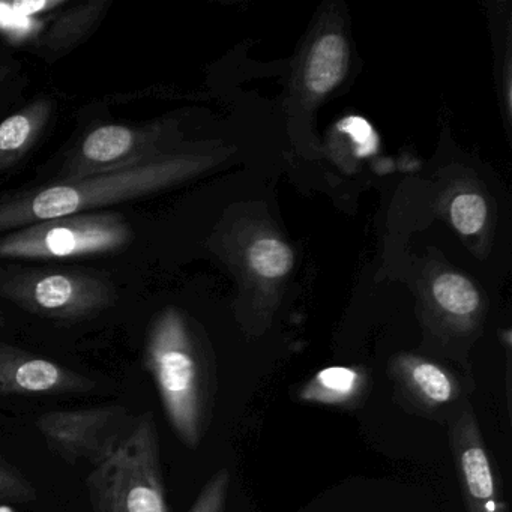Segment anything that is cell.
Masks as SVG:
<instances>
[{
	"instance_id": "7402d4cb",
	"label": "cell",
	"mask_w": 512,
	"mask_h": 512,
	"mask_svg": "<svg viewBox=\"0 0 512 512\" xmlns=\"http://www.w3.org/2000/svg\"><path fill=\"white\" fill-rule=\"evenodd\" d=\"M5 323H7V320H5L4 313H2V310H0V328L5 326Z\"/></svg>"
},
{
	"instance_id": "52a82bcc",
	"label": "cell",
	"mask_w": 512,
	"mask_h": 512,
	"mask_svg": "<svg viewBox=\"0 0 512 512\" xmlns=\"http://www.w3.org/2000/svg\"><path fill=\"white\" fill-rule=\"evenodd\" d=\"M137 416L127 407L50 410L37 419V430L56 455L89 472L109 460L133 433Z\"/></svg>"
},
{
	"instance_id": "d6986e66",
	"label": "cell",
	"mask_w": 512,
	"mask_h": 512,
	"mask_svg": "<svg viewBox=\"0 0 512 512\" xmlns=\"http://www.w3.org/2000/svg\"><path fill=\"white\" fill-rule=\"evenodd\" d=\"M229 488L230 472L227 467H223L203 485L196 502L188 512H226Z\"/></svg>"
},
{
	"instance_id": "3957f363",
	"label": "cell",
	"mask_w": 512,
	"mask_h": 512,
	"mask_svg": "<svg viewBox=\"0 0 512 512\" xmlns=\"http://www.w3.org/2000/svg\"><path fill=\"white\" fill-rule=\"evenodd\" d=\"M86 487L92 512H172L151 412L137 416L133 433L109 460L89 472Z\"/></svg>"
},
{
	"instance_id": "4fadbf2b",
	"label": "cell",
	"mask_w": 512,
	"mask_h": 512,
	"mask_svg": "<svg viewBox=\"0 0 512 512\" xmlns=\"http://www.w3.org/2000/svg\"><path fill=\"white\" fill-rule=\"evenodd\" d=\"M52 113V100L37 98L0 124V172L16 166L28 154Z\"/></svg>"
},
{
	"instance_id": "6da1fadb",
	"label": "cell",
	"mask_w": 512,
	"mask_h": 512,
	"mask_svg": "<svg viewBox=\"0 0 512 512\" xmlns=\"http://www.w3.org/2000/svg\"><path fill=\"white\" fill-rule=\"evenodd\" d=\"M199 167L197 158L170 154L118 172L53 182L0 202V233L140 199L182 181Z\"/></svg>"
},
{
	"instance_id": "7c38bea8",
	"label": "cell",
	"mask_w": 512,
	"mask_h": 512,
	"mask_svg": "<svg viewBox=\"0 0 512 512\" xmlns=\"http://www.w3.org/2000/svg\"><path fill=\"white\" fill-rule=\"evenodd\" d=\"M370 385V373L362 368L328 367L302 383L298 398L308 404L353 409L370 394Z\"/></svg>"
},
{
	"instance_id": "7a4b0ae2",
	"label": "cell",
	"mask_w": 512,
	"mask_h": 512,
	"mask_svg": "<svg viewBox=\"0 0 512 512\" xmlns=\"http://www.w3.org/2000/svg\"><path fill=\"white\" fill-rule=\"evenodd\" d=\"M145 367L179 439L196 449L211 422L217 373L179 311L169 308L152 323Z\"/></svg>"
},
{
	"instance_id": "277c9868",
	"label": "cell",
	"mask_w": 512,
	"mask_h": 512,
	"mask_svg": "<svg viewBox=\"0 0 512 512\" xmlns=\"http://www.w3.org/2000/svg\"><path fill=\"white\" fill-rule=\"evenodd\" d=\"M0 299L58 322H80L109 310L118 299L107 278L77 269L0 268Z\"/></svg>"
},
{
	"instance_id": "ac0fdd59",
	"label": "cell",
	"mask_w": 512,
	"mask_h": 512,
	"mask_svg": "<svg viewBox=\"0 0 512 512\" xmlns=\"http://www.w3.org/2000/svg\"><path fill=\"white\" fill-rule=\"evenodd\" d=\"M37 497L34 484L19 469L0 460V502H34Z\"/></svg>"
},
{
	"instance_id": "ffe728a7",
	"label": "cell",
	"mask_w": 512,
	"mask_h": 512,
	"mask_svg": "<svg viewBox=\"0 0 512 512\" xmlns=\"http://www.w3.org/2000/svg\"><path fill=\"white\" fill-rule=\"evenodd\" d=\"M338 127L355 143L359 157L364 158L377 151L379 140H377L373 127L365 119L352 116V118L343 119Z\"/></svg>"
},
{
	"instance_id": "2e32d148",
	"label": "cell",
	"mask_w": 512,
	"mask_h": 512,
	"mask_svg": "<svg viewBox=\"0 0 512 512\" xmlns=\"http://www.w3.org/2000/svg\"><path fill=\"white\" fill-rule=\"evenodd\" d=\"M251 268L265 278H278L293 268V253L284 242L263 238L250 248Z\"/></svg>"
},
{
	"instance_id": "8fae6325",
	"label": "cell",
	"mask_w": 512,
	"mask_h": 512,
	"mask_svg": "<svg viewBox=\"0 0 512 512\" xmlns=\"http://www.w3.org/2000/svg\"><path fill=\"white\" fill-rule=\"evenodd\" d=\"M388 374L401 400L427 415L457 403L463 392L454 373L421 356H397Z\"/></svg>"
},
{
	"instance_id": "5bb4252c",
	"label": "cell",
	"mask_w": 512,
	"mask_h": 512,
	"mask_svg": "<svg viewBox=\"0 0 512 512\" xmlns=\"http://www.w3.org/2000/svg\"><path fill=\"white\" fill-rule=\"evenodd\" d=\"M347 50L343 38L328 34L320 38L308 58L305 82L313 94L325 95L343 80L346 73Z\"/></svg>"
},
{
	"instance_id": "ba28073f",
	"label": "cell",
	"mask_w": 512,
	"mask_h": 512,
	"mask_svg": "<svg viewBox=\"0 0 512 512\" xmlns=\"http://www.w3.org/2000/svg\"><path fill=\"white\" fill-rule=\"evenodd\" d=\"M163 125L107 124L92 130L68 154L59 172V181L82 179L118 172L166 157Z\"/></svg>"
},
{
	"instance_id": "9c48e42d",
	"label": "cell",
	"mask_w": 512,
	"mask_h": 512,
	"mask_svg": "<svg viewBox=\"0 0 512 512\" xmlns=\"http://www.w3.org/2000/svg\"><path fill=\"white\" fill-rule=\"evenodd\" d=\"M449 440L467 512H509L502 478L470 404H464L452 416Z\"/></svg>"
},
{
	"instance_id": "8992f818",
	"label": "cell",
	"mask_w": 512,
	"mask_h": 512,
	"mask_svg": "<svg viewBox=\"0 0 512 512\" xmlns=\"http://www.w3.org/2000/svg\"><path fill=\"white\" fill-rule=\"evenodd\" d=\"M110 5L109 0H2L0 38L55 61L94 34Z\"/></svg>"
},
{
	"instance_id": "30bf717a",
	"label": "cell",
	"mask_w": 512,
	"mask_h": 512,
	"mask_svg": "<svg viewBox=\"0 0 512 512\" xmlns=\"http://www.w3.org/2000/svg\"><path fill=\"white\" fill-rule=\"evenodd\" d=\"M94 388L89 377L0 341V394H85Z\"/></svg>"
},
{
	"instance_id": "9a60e30c",
	"label": "cell",
	"mask_w": 512,
	"mask_h": 512,
	"mask_svg": "<svg viewBox=\"0 0 512 512\" xmlns=\"http://www.w3.org/2000/svg\"><path fill=\"white\" fill-rule=\"evenodd\" d=\"M434 301L449 316L469 319L479 308V293L473 284L455 274H443L433 284Z\"/></svg>"
},
{
	"instance_id": "e0dca14e",
	"label": "cell",
	"mask_w": 512,
	"mask_h": 512,
	"mask_svg": "<svg viewBox=\"0 0 512 512\" xmlns=\"http://www.w3.org/2000/svg\"><path fill=\"white\" fill-rule=\"evenodd\" d=\"M452 223L463 235H475L484 226L487 205L478 194H461L452 202Z\"/></svg>"
},
{
	"instance_id": "44dd1931",
	"label": "cell",
	"mask_w": 512,
	"mask_h": 512,
	"mask_svg": "<svg viewBox=\"0 0 512 512\" xmlns=\"http://www.w3.org/2000/svg\"><path fill=\"white\" fill-rule=\"evenodd\" d=\"M0 512H17L13 506L10 505H0Z\"/></svg>"
},
{
	"instance_id": "5b68a950",
	"label": "cell",
	"mask_w": 512,
	"mask_h": 512,
	"mask_svg": "<svg viewBox=\"0 0 512 512\" xmlns=\"http://www.w3.org/2000/svg\"><path fill=\"white\" fill-rule=\"evenodd\" d=\"M119 212L98 211L41 221L0 236V260H73L106 256L133 242Z\"/></svg>"
}]
</instances>
